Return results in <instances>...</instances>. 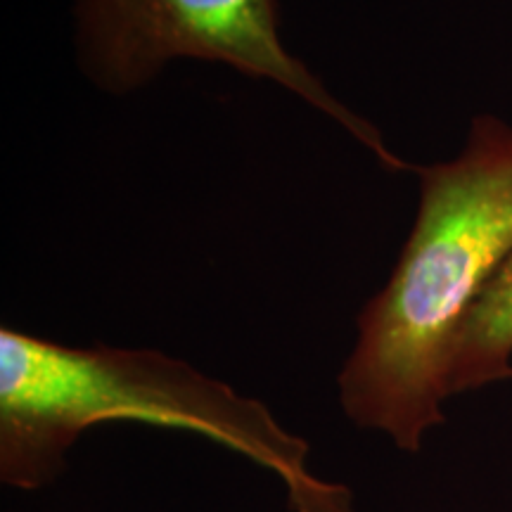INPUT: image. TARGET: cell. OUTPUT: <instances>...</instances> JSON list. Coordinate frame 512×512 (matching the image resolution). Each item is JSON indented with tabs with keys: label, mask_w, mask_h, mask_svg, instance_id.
Masks as SVG:
<instances>
[{
	"label": "cell",
	"mask_w": 512,
	"mask_h": 512,
	"mask_svg": "<svg viewBox=\"0 0 512 512\" xmlns=\"http://www.w3.org/2000/svg\"><path fill=\"white\" fill-rule=\"evenodd\" d=\"M415 171L413 230L337 380L344 415L403 453L444 425L458 335L512 252V124L482 114L458 157Z\"/></svg>",
	"instance_id": "cell-1"
},
{
	"label": "cell",
	"mask_w": 512,
	"mask_h": 512,
	"mask_svg": "<svg viewBox=\"0 0 512 512\" xmlns=\"http://www.w3.org/2000/svg\"><path fill=\"white\" fill-rule=\"evenodd\" d=\"M140 422L195 434L264 467L292 512H358L354 491L309 467V441L264 401L152 349L69 347L0 330V479L19 491L53 484L83 432Z\"/></svg>",
	"instance_id": "cell-2"
},
{
	"label": "cell",
	"mask_w": 512,
	"mask_h": 512,
	"mask_svg": "<svg viewBox=\"0 0 512 512\" xmlns=\"http://www.w3.org/2000/svg\"><path fill=\"white\" fill-rule=\"evenodd\" d=\"M76 55L100 91L128 95L174 60L219 62L299 95L358 140L387 171L415 166L396 157L382 133L330 93L285 48L278 0H79Z\"/></svg>",
	"instance_id": "cell-3"
},
{
	"label": "cell",
	"mask_w": 512,
	"mask_h": 512,
	"mask_svg": "<svg viewBox=\"0 0 512 512\" xmlns=\"http://www.w3.org/2000/svg\"><path fill=\"white\" fill-rule=\"evenodd\" d=\"M512 380V252L467 316L448 368L458 396Z\"/></svg>",
	"instance_id": "cell-4"
}]
</instances>
